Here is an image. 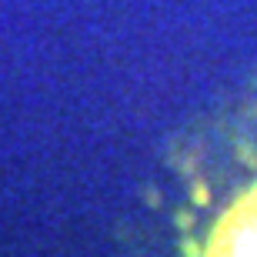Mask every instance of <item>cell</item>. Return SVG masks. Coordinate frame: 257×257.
I'll return each mask as SVG.
<instances>
[{"mask_svg": "<svg viewBox=\"0 0 257 257\" xmlns=\"http://www.w3.org/2000/svg\"><path fill=\"white\" fill-rule=\"evenodd\" d=\"M207 257H257V187L220 217Z\"/></svg>", "mask_w": 257, "mask_h": 257, "instance_id": "1", "label": "cell"}, {"mask_svg": "<svg viewBox=\"0 0 257 257\" xmlns=\"http://www.w3.org/2000/svg\"><path fill=\"white\" fill-rule=\"evenodd\" d=\"M191 197H194V204H197V207H204L210 194H207V187H204V184H194V194H191Z\"/></svg>", "mask_w": 257, "mask_h": 257, "instance_id": "2", "label": "cell"}, {"mask_svg": "<svg viewBox=\"0 0 257 257\" xmlns=\"http://www.w3.org/2000/svg\"><path fill=\"white\" fill-rule=\"evenodd\" d=\"M184 254L187 257H204V247H200L197 240H184Z\"/></svg>", "mask_w": 257, "mask_h": 257, "instance_id": "3", "label": "cell"}, {"mask_svg": "<svg viewBox=\"0 0 257 257\" xmlns=\"http://www.w3.org/2000/svg\"><path fill=\"white\" fill-rule=\"evenodd\" d=\"M177 224H181V227H191V224H194V214H187V210H184V214H177Z\"/></svg>", "mask_w": 257, "mask_h": 257, "instance_id": "4", "label": "cell"}]
</instances>
